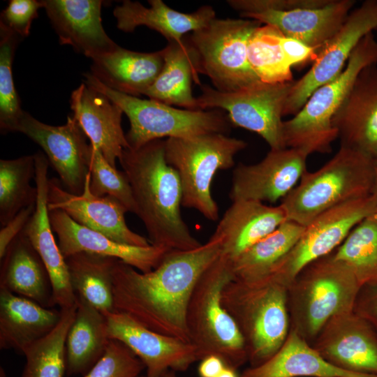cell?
<instances>
[{
  "instance_id": "cell-1",
  "label": "cell",
  "mask_w": 377,
  "mask_h": 377,
  "mask_svg": "<svg viewBox=\"0 0 377 377\" xmlns=\"http://www.w3.org/2000/svg\"><path fill=\"white\" fill-rule=\"evenodd\" d=\"M221 244L213 233L195 249L168 251L149 272L117 260L112 272L114 311L153 331L190 342L188 302L198 279L219 256Z\"/></svg>"
},
{
  "instance_id": "cell-23",
  "label": "cell",
  "mask_w": 377,
  "mask_h": 377,
  "mask_svg": "<svg viewBox=\"0 0 377 377\" xmlns=\"http://www.w3.org/2000/svg\"><path fill=\"white\" fill-rule=\"evenodd\" d=\"M59 43L91 60L117 47L101 23V0H43Z\"/></svg>"
},
{
  "instance_id": "cell-48",
  "label": "cell",
  "mask_w": 377,
  "mask_h": 377,
  "mask_svg": "<svg viewBox=\"0 0 377 377\" xmlns=\"http://www.w3.org/2000/svg\"><path fill=\"white\" fill-rule=\"evenodd\" d=\"M216 377H238L236 369L226 366Z\"/></svg>"
},
{
  "instance_id": "cell-6",
  "label": "cell",
  "mask_w": 377,
  "mask_h": 377,
  "mask_svg": "<svg viewBox=\"0 0 377 377\" xmlns=\"http://www.w3.org/2000/svg\"><path fill=\"white\" fill-rule=\"evenodd\" d=\"M373 64H377V39L371 32L357 44L343 71L316 89L300 110L283 121L285 147L300 149L308 155L330 152L332 142L338 138L333 117L359 73Z\"/></svg>"
},
{
  "instance_id": "cell-37",
  "label": "cell",
  "mask_w": 377,
  "mask_h": 377,
  "mask_svg": "<svg viewBox=\"0 0 377 377\" xmlns=\"http://www.w3.org/2000/svg\"><path fill=\"white\" fill-rule=\"evenodd\" d=\"M35 177L34 155L0 161V224L4 226L20 210L35 203L36 187L30 185Z\"/></svg>"
},
{
  "instance_id": "cell-27",
  "label": "cell",
  "mask_w": 377,
  "mask_h": 377,
  "mask_svg": "<svg viewBox=\"0 0 377 377\" xmlns=\"http://www.w3.org/2000/svg\"><path fill=\"white\" fill-rule=\"evenodd\" d=\"M163 64L162 50L140 52L118 45L92 59L91 74L110 89L137 97L154 84Z\"/></svg>"
},
{
  "instance_id": "cell-31",
  "label": "cell",
  "mask_w": 377,
  "mask_h": 377,
  "mask_svg": "<svg viewBox=\"0 0 377 377\" xmlns=\"http://www.w3.org/2000/svg\"><path fill=\"white\" fill-rule=\"evenodd\" d=\"M77 298L66 342L68 376H84L103 355L110 340L105 315L83 298Z\"/></svg>"
},
{
  "instance_id": "cell-7",
  "label": "cell",
  "mask_w": 377,
  "mask_h": 377,
  "mask_svg": "<svg viewBox=\"0 0 377 377\" xmlns=\"http://www.w3.org/2000/svg\"><path fill=\"white\" fill-rule=\"evenodd\" d=\"M246 146L244 140L223 133L166 138L165 157L179 175L182 206L217 221L219 207L212 195L213 179L219 170L232 168L235 157Z\"/></svg>"
},
{
  "instance_id": "cell-30",
  "label": "cell",
  "mask_w": 377,
  "mask_h": 377,
  "mask_svg": "<svg viewBox=\"0 0 377 377\" xmlns=\"http://www.w3.org/2000/svg\"><path fill=\"white\" fill-rule=\"evenodd\" d=\"M377 377L346 371L330 363L308 345L296 330L288 334L279 350L269 360L245 369L241 377Z\"/></svg>"
},
{
  "instance_id": "cell-19",
  "label": "cell",
  "mask_w": 377,
  "mask_h": 377,
  "mask_svg": "<svg viewBox=\"0 0 377 377\" xmlns=\"http://www.w3.org/2000/svg\"><path fill=\"white\" fill-rule=\"evenodd\" d=\"M35 177L37 196L34 212L23 229L31 245L43 262L49 274L53 306L60 309L76 305L77 295L71 284L66 259L53 235L48 203L49 161L45 154L38 151L34 154Z\"/></svg>"
},
{
  "instance_id": "cell-3",
  "label": "cell",
  "mask_w": 377,
  "mask_h": 377,
  "mask_svg": "<svg viewBox=\"0 0 377 377\" xmlns=\"http://www.w3.org/2000/svg\"><path fill=\"white\" fill-rule=\"evenodd\" d=\"M288 286L271 276L255 280L233 279L221 302L244 339L251 367L272 357L288 334Z\"/></svg>"
},
{
  "instance_id": "cell-16",
  "label": "cell",
  "mask_w": 377,
  "mask_h": 377,
  "mask_svg": "<svg viewBox=\"0 0 377 377\" xmlns=\"http://www.w3.org/2000/svg\"><path fill=\"white\" fill-rule=\"evenodd\" d=\"M308 156L294 148L270 149L257 163L238 164L232 175L230 200L270 203L282 200L307 170Z\"/></svg>"
},
{
  "instance_id": "cell-47",
  "label": "cell",
  "mask_w": 377,
  "mask_h": 377,
  "mask_svg": "<svg viewBox=\"0 0 377 377\" xmlns=\"http://www.w3.org/2000/svg\"><path fill=\"white\" fill-rule=\"evenodd\" d=\"M369 196L374 208V216H377V163Z\"/></svg>"
},
{
  "instance_id": "cell-33",
  "label": "cell",
  "mask_w": 377,
  "mask_h": 377,
  "mask_svg": "<svg viewBox=\"0 0 377 377\" xmlns=\"http://www.w3.org/2000/svg\"><path fill=\"white\" fill-rule=\"evenodd\" d=\"M117 260L86 252L66 258L71 284L76 295L103 314L114 311L112 272Z\"/></svg>"
},
{
  "instance_id": "cell-17",
  "label": "cell",
  "mask_w": 377,
  "mask_h": 377,
  "mask_svg": "<svg viewBox=\"0 0 377 377\" xmlns=\"http://www.w3.org/2000/svg\"><path fill=\"white\" fill-rule=\"evenodd\" d=\"M104 315L109 339L126 346L144 364L148 377H158L169 370L184 371L200 360L190 342L153 331L123 313Z\"/></svg>"
},
{
  "instance_id": "cell-38",
  "label": "cell",
  "mask_w": 377,
  "mask_h": 377,
  "mask_svg": "<svg viewBox=\"0 0 377 377\" xmlns=\"http://www.w3.org/2000/svg\"><path fill=\"white\" fill-rule=\"evenodd\" d=\"M281 35L274 27L261 24L249 38V62L263 82L276 84L293 80L292 67L282 50Z\"/></svg>"
},
{
  "instance_id": "cell-25",
  "label": "cell",
  "mask_w": 377,
  "mask_h": 377,
  "mask_svg": "<svg viewBox=\"0 0 377 377\" xmlns=\"http://www.w3.org/2000/svg\"><path fill=\"white\" fill-rule=\"evenodd\" d=\"M287 220L281 205L240 200L226 209L214 232L221 239L219 255L234 261Z\"/></svg>"
},
{
  "instance_id": "cell-44",
  "label": "cell",
  "mask_w": 377,
  "mask_h": 377,
  "mask_svg": "<svg viewBox=\"0 0 377 377\" xmlns=\"http://www.w3.org/2000/svg\"><path fill=\"white\" fill-rule=\"evenodd\" d=\"M281 44L286 58L292 68L313 62L317 56L318 51L313 48L283 34L281 37Z\"/></svg>"
},
{
  "instance_id": "cell-50",
  "label": "cell",
  "mask_w": 377,
  "mask_h": 377,
  "mask_svg": "<svg viewBox=\"0 0 377 377\" xmlns=\"http://www.w3.org/2000/svg\"><path fill=\"white\" fill-rule=\"evenodd\" d=\"M0 377H6L4 369L2 367L0 368Z\"/></svg>"
},
{
  "instance_id": "cell-2",
  "label": "cell",
  "mask_w": 377,
  "mask_h": 377,
  "mask_svg": "<svg viewBox=\"0 0 377 377\" xmlns=\"http://www.w3.org/2000/svg\"><path fill=\"white\" fill-rule=\"evenodd\" d=\"M119 161L132 190L135 214L143 223L151 244L169 251L201 246L182 219L181 182L165 160V140L125 149Z\"/></svg>"
},
{
  "instance_id": "cell-21",
  "label": "cell",
  "mask_w": 377,
  "mask_h": 377,
  "mask_svg": "<svg viewBox=\"0 0 377 377\" xmlns=\"http://www.w3.org/2000/svg\"><path fill=\"white\" fill-rule=\"evenodd\" d=\"M341 146L377 160V64L365 67L335 113Z\"/></svg>"
},
{
  "instance_id": "cell-18",
  "label": "cell",
  "mask_w": 377,
  "mask_h": 377,
  "mask_svg": "<svg viewBox=\"0 0 377 377\" xmlns=\"http://www.w3.org/2000/svg\"><path fill=\"white\" fill-rule=\"evenodd\" d=\"M47 207L49 211H64L77 223L118 243L135 246L151 245L145 237L128 228L125 220L128 210L120 202L110 195L98 197L91 193L89 172L80 195L63 188L60 180L50 179Z\"/></svg>"
},
{
  "instance_id": "cell-29",
  "label": "cell",
  "mask_w": 377,
  "mask_h": 377,
  "mask_svg": "<svg viewBox=\"0 0 377 377\" xmlns=\"http://www.w3.org/2000/svg\"><path fill=\"white\" fill-rule=\"evenodd\" d=\"M0 288L44 307L54 306L49 274L22 231L11 242L1 260Z\"/></svg>"
},
{
  "instance_id": "cell-46",
  "label": "cell",
  "mask_w": 377,
  "mask_h": 377,
  "mask_svg": "<svg viewBox=\"0 0 377 377\" xmlns=\"http://www.w3.org/2000/svg\"><path fill=\"white\" fill-rule=\"evenodd\" d=\"M198 367L200 377H216L226 366L219 356L211 355L200 360Z\"/></svg>"
},
{
  "instance_id": "cell-20",
  "label": "cell",
  "mask_w": 377,
  "mask_h": 377,
  "mask_svg": "<svg viewBox=\"0 0 377 377\" xmlns=\"http://www.w3.org/2000/svg\"><path fill=\"white\" fill-rule=\"evenodd\" d=\"M313 348L342 369L377 375V333L355 311L332 318L320 332Z\"/></svg>"
},
{
  "instance_id": "cell-26",
  "label": "cell",
  "mask_w": 377,
  "mask_h": 377,
  "mask_svg": "<svg viewBox=\"0 0 377 377\" xmlns=\"http://www.w3.org/2000/svg\"><path fill=\"white\" fill-rule=\"evenodd\" d=\"M150 7L138 1L124 0L113 10L117 28L124 32H133L140 26L147 27L161 34L168 42H181L188 33L206 27L216 18L211 6L205 5L195 12L185 13L174 10L162 0L148 1Z\"/></svg>"
},
{
  "instance_id": "cell-34",
  "label": "cell",
  "mask_w": 377,
  "mask_h": 377,
  "mask_svg": "<svg viewBox=\"0 0 377 377\" xmlns=\"http://www.w3.org/2000/svg\"><path fill=\"white\" fill-rule=\"evenodd\" d=\"M304 228L289 220L284 221L234 261V279L255 281L269 276L297 243Z\"/></svg>"
},
{
  "instance_id": "cell-32",
  "label": "cell",
  "mask_w": 377,
  "mask_h": 377,
  "mask_svg": "<svg viewBox=\"0 0 377 377\" xmlns=\"http://www.w3.org/2000/svg\"><path fill=\"white\" fill-rule=\"evenodd\" d=\"M162 50L163 69L144 95L169 105L198 110L197 98L192 92V82L201 84L192 55L184 38L181 42H168Z\"/></svg>"
},
{
  "instance_id": "cell-11",
  "label": "cell",
  "mask_w": 377,
  "mask_h": 377,
  "mask_svg": "<svg viewBox=\"0 0 377 377\" xmlns=\"http://www.w3.org/2000/svg\"><path fill=\"white\" fill-rule=\"evenodd\" d=\"M242 18L278 29L316 51L334 35L355 4L354 0H228Z\"/></svg>"
},
{
  "instance_id": "cell-39",
  "label": "cell",
  "mask_w": 377,
  "mask_h": 377,
  "mask_svg": "<svg viewBox=\"0 0 377 377\" xmlns=\"http://www.w3.org/2000/svg\"><path fill=\"white\" fill-rule=\"evenodd\" d=\"M20 36L0 23V128L1 133L15 132L24 113L12 74L15 50Z\"/></svg>"
},
{
  "instance_id": "cell-15",
  "label": "cell",
  "mask_w": 377,
  "mask_h": 377,
  "mask_svg": "<svg viewBox=\"0 0 377 377\" xmlns=\"http://www.w3.org/2000/svg\"><path fill=\"white\" fill-rule=\"evenodd\" d=\"M39 145L66 189L80 195L89 173V145L78 122L70 116L61 126L44 124L24 112L15 128Z\"/></svg>"
},
{
  "instance_id": "cell-36",
  "label": "cell",
  "mask_w": 377,
  "mask_h": 377,
  "mask_svg": "<svg viewBox=\"0 0 377 377\" xmlns=\"http://www.w3.org/2000/svg\"><path fill=\"white\" fill-rule=\"evenodd\" d=\"M332 253L352 270L363 287H377V216L359 223Z\"/></svg>"
},
{
  "instance_id": "cell-28",
  "label": "cell",
  "mask_w": 377,
  "mask_h": 377,
  "mask_svg": "<svg viewBox=\"0 0 377 377\" xmlns=\"http://www.w3.org/2000/svg\"><path fill=\"white\" fill-rule=\"evenodd\" d=\"M61 310L41 306L0 288V348L24 350L58 323Z\"/></svg>"
},
{
  "instance_id": "cell-12",
  "label": "cell",
  "mask_w": 377,
  "mask_h": 377,
  "mask_svg": "<svg viewBox=\"0 0 377 377\" xmlns=\"http://www.w3.org/2000/svg\"><path fill=\"white\" fill-rule=\"evenodd\" d=\"M294 82H259L234 92H221L201 84V94L196 97L198 110L226 111L232 124L257 133L270 149L286 148L282 117Z\"/></svg>"
},
{
  "instance_id": "cell-43",
  "label": "cell",
  "mask_w": 377,
  "mask_h": 377,
  "mask_svg": "<svg viewBox=\"0 0 377 377\" xmlns=\"http://www.w3.org/2000/svg\"><path fill=\"white\" fill-rule=\"evenodd\" d=\"M36 202L20 210L0 230V260L11 242L22 232L34 212Z\"/></svg>"
},
{
  "instance_id": "cell-5",
  "label": "cell",
  "mask_w": 377,
  "mask_h": 377,
  "mask_svg": "<svg viewBox=\"0 0 377 377\" xmlns=\"http://www.w3.org/2000/svg\"><path fill=\"white\" fill-rule=\"evenodd\" d=\"M233 279L232 263L219 255L196 283L186 323L190 343L197 348L200 360L214 355L237 369L248 360L245 342L221 302L224 287Z\"/></svg>"
},
{
  "instance_id": "cell-24",
  "label": "cell",
  "mask_w": 377,
  "mask_h": 377,
  "mask_svg": "<svg viewBox=\"0 0 377 377\" xmlns=\"http://www.w3.org/2000/svg\"><path fill=\"white\" fill-rule=\"evenodd\" d=\"M73 118L113 167L123 151L129 148L121 126L122 110L103 94L81 84L71 96Z\"/></svg>"
},
{
  "instance_id": "cell-40",
  "label": "cell",
  "mask_w": 377,
  "mask_h": 377,
  "mask_svg": "<svg viewBox=\"0 0 377 377\" xmlns=\"http://www.w3.org/2000/svg\"><path fill=\"white\" fill-rule=\"evenodd\" d=\"M89 171L92 194L98 197L110 195L120 202L128 212L135 213L132 190L125 173L111 165L101 151L91 144Z\"/></svg>"
},
{
  "instance_id": "cell-22",
  "label": "cell",
  "mask_w": 377,
  "mask_h": 377,
  "mask_svg": "<svg viewBox=\"0 0 377 377\" xmlns=\"http://www.w3.org/2000/svg\"><path fill=\"white\" fill-rule=\"evenodd\" d=\"M49 215L65 259L73 254L86 252L115 258L141 272H149L156 268L170 251L152 244L135 246L118 243L77 223L62 210L49 211Z\"/></svg>"
},
{
  "instance_id": "cell-8",
  "label": "cell",
  "mask_w": 377,
  "mask_h": 377,
  "mask_svg": "<svg viewBox=\"0 0 377 377\" xmlns=\"http://www.w3.org/2000/svg\"><path fill=\"white\" fill-rule=\"evenodd\" d=\"M84 83L103 94L128 117L130 129L126 134L129 148L137 149L163 138H188L209 133H229L227 114L221 110L179 109L152 99H142L110 89L91 73Z\"/></svg>"
},
{
  "instance_id": "cell-10",
  "label": "cell",
  "mask_w": 377,
  "mask_h": 377,
  "mask_svg": "<svg viewBox=\"0 0 377 377\" xmlns=\"http://www.w3.org/2000/svg\"><path fill=\"white\" fill-rule=\"evenodd\" d=\"M296 330L314 337L332 318L353 311L363 286L352 270L330 253L305 267L288 288Z\"/></svg>"
},
{
  "instance_id": "cell-41",
  "label": "cell",
  "mask_w": 377,
  "mask_h": 377,
  "mask_svg": "<svg viewBox=\"0 0 377 377\" xmlns=\"http://www.w3.org/2000/svg\"><path fill=\"white\" fill-rule=\"evenodd\" d=\"M142 361L124 343L110 339L100 360L84 377H139Z\"/></svg>"
},
{
  "instance_id": "cell-35",
  "label": "cell",
  "mask_w": 377,
  "mask_h": 377,
  "mask_svg": "<svg viewBox=\"0 0 377 377\" xmlns=\"http://www.w3.org/2000/svg\"><path fill=\"white\" fill-rule=\"evenodd\" d=\"M75 306L60 309L57 325L24 351L26 358L22 377H64L67 371L66 342L76 312Z\"/></svg>"
},
{
  "instance_id": "cell-42",
  "label": "cell",
  "mask_w": 377,
  "mask_h": 377,
  "mask_svg": "<svg viewBox=\"0 0 377 377\" xmlns=\"http://www.w3.org/2000/svg\"><path fill=\"white\" fill-rule=\"evenodd\" d=\"M41 8H44L43 0H10L1 13L0 23L24 38L29 34L32 22Z\"/></svg>"
},
{
  "instance_id": "cell-9",
  "label": "cell",
  "mask_w": 377,
  "mask_h": 377,
  "mask_svg": "<svg viewBox=\"0 0 377 377\" xmlns=\"http://www.w3.org/2000/svg\"><path fill=\"white\" fill-rule=\"evenodd\" d=\"M262 24L246 18H214L184 36L198 74L221 92H234L261 82L248 59V42Z\"/></svg>"
},
{
  "instance_id": "cell-45",
  "label": "cell",
  "mask_w": 377,
  "mask_h": 377,
  "mask_svg": "<svg viewBox=\"0 0 377 377\" xmlns=\"http://www.w3.org/2000/svg\"><path fill=\"white\" fill-rule=\"evenodd\" d=\"M367 287L369 290L357 300L355 306L357 308L354 311L367 320L377 333V287Z\"/></svg>"
},
{
  "instance_id": "cell-4",
  "label": "cell",
  "mask_w": 377,
  "mask_h": 377,
  "mask_svg": "<svg viewBox=\"0 0 377 377\" xmlns=\"http://www.w3.org/2000/svg\"><path fill=\"white\" fill-rule=\"evenodd\" d=\"M376 163L360 151L340 146L319 169L306 170L281 200L287 220L305 227L332 208L369 196Z\"/></svg>"
},
{
  "instance_id": "cell-13",
  "label": "cell",
  "mask_w": 377,
  "mask_h": 377,
  "mask_svg": "<svg viewBox=\"0 0 377 377\" xmlns=\"http://www.w3.org/2000/svg\"><path fill=\"white\" fill-rule=\"evenodd\" d=\"M372 215L369 195L324 212L305 226L297 243L269 276L289 287L305 267L332 253L359 223Z\"/></svg>"
},
{
  "instance_id": "cell-49",
  "label": "cell",
  "mask_w": 377,
  "mask_h": 377,
  "mask_svg": "<svg viewBox=\"0 0 377 377\" xmlns=\"http://www.w3.org/2000/svg\"><path fill=\"white\" fill-rule=\"evenodd\" d=\"M139 377H148V376H139ZM158 377H177V376L175 374V371H172V370H169V371L165 372L164 374H163L162 375H161Z\"/></svg>"
},
{
  "instance_id": "cell-14",
  "label": "cell",
  "mask_w": 377,
  "mask_h": 377,
  "mask_svg": "<svg viewBox=\"0 0 377 377\" xmlns=\"http://www.w3.org/2000/svg\"><path fill=\"white\" fill-rule=\"evenodd\" d=\"M376 29L377 0H366L350 12L339 29L318 50L311 68L295 81L283 116H294L316 89L337 77L360 41Z\"/></svg>"
}]
</instances>
